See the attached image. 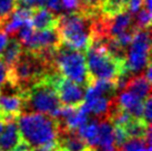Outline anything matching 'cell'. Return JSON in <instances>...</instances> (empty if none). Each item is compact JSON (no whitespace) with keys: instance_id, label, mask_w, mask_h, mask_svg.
Returning a JSON list of instances; mask_svg holds the SVG:
<instances>
[{"instance_id":"cell-1","label":"cell","mask_w":152,"mask_h":151,"mask_svg":"<svg viewBox=\"0 0 152 151\" xmlns=\"http://www.w3.org/2000/svg\"><path fill=\"white\" fill-rule=\"evenodd\" d=\"M53 72L58 71L52 63L34 52L23 50L17 62L8 69V82L23 93L34 84Z\"/></svg>"},{"instance_id":"cell-2","label":"cell","mask_w":152,"mask_h":151,"mask_svg":"<svg viewBox=\"0 0 152 151\" xmlns=\"http://www.w3.org/2000/svg\"><path fill=\"white\" fill-rule=\"evenodd\" d=\"M21 140L32 149H38L57 141L59 123L53 118L41 113H21L17 118Z\"/></svg>"},{"instance_id":"cell-3","label":"cell","mask_w":152,"mask_h":151,"mask_svg":"<svg viewBox=\"0 0 152 151\" xmlns=\"http://www.w3.org/2000/svg\"><path fill=\"white\" fill-rule=\"evenodd\" d=\"M57 31L61 43L73 50L87 51L92 42L91 17L81 12L59 15Z\"/></svg>"},{"instance_id":"cell-4","label":"cell","mask_w":152,"mask_h":151,"mask_svg":"<svg viewBox=\"0 0 152 151\" xmlns=\"http://www.w3.org/2000/svg\"><path fill=\"white\" fill-rule=\"evenodd\" d=\"M22 96H23L22 113H41L56 119L62 107L58 99V95L56 92L55 88L46 77L41 81L30 87L27 91L22 93Z\"/></svg>"},{"instance_id":"cell-5","label":"cell","mask_w":152,"mask_h":151,"mask_svg":"<svg viewBox=\"0 0 152 151\" xmlns=\"http://www.w3.org/2000/svg\"><path fill=\"white\" fill-rule=\"evenodd\" d=\"M53 66L61 77L83 88L87 89L92 84L89 77L83 52L70 49L61 43L53 56Z\"/></svg>"},{"instance_id":"cell-6","label":"cell","mask_w":152,"mask_h":151,"mask_svg":"<svg viewBox=\"0 0 152 151\" xmlns=\"http://www.w3.org/2000/svg\"><path fill=\"white\" fill-rule=\"evenodd\" d=\"M86 52L87 69L92 82L96 80L115 81L122 72H126L124 63L112 58L107 52L101 41H92Z\"/></svg>"},{"instance_id":"cell-7","label":"cell","mask_w":152,"mask_h":151,"mask_svg":"<svg viewBox=\"0 0 152 151\" xmlns=\"http://www.w3.org/2000/svg\"><path fill=\"white\" fill-rule=\"evenodd\" d=\"M151 38L150 29L135 30L132 42L129 46L126 56L124 69L131 77L138 75L150 63Z\"/></svg>"},{"instance_id":"cell-8","label":"cell","mask_w":152,"mask_h":151,"mask_svg":"<svg viewBox=\"0 0 152 151\" xmlns=\"http://www.w3.org/2000/svg\"><path fill=\"white\" fill-rule=\"evenodd\" d=\"M47 79L55 88L56 92L58 95V99L62 107L79 108L83 103L86 88L70 80L64 79L58 72L47 76Z\"/></svg>"},{"instance_id":"cell-9","label":"cell","mask_w":152,"mask_h":151,"mask_svg":"<svg viewBox=\"0 0 152 151\" xmlns=\"http://www.w3.org/2000/svg\"><path fill=\"white\" fill-rule=\"evenodd\" d=\"M23 111L22 92L8 81L0 87V116L18 118Z\"/></svg>"},{"instance_id":"cell-10","label":"cell","mask_w":152,"mask_h":151,"mask_svg":"<svg viewBox=\"0 0 152 151\" xmlns=\"http://www.w3.org/2000/svg\"><path fill=\"white\" fill-rule=\"evenodd\" d=\"M61 46L59 34L57 29L34 31L31 37L22 43L23 50H28L34 54H40L43 51L56 50Z\"/></svg>"},{"instance_id":"cell-11","label":"cell","mask_w":152,"mask_h":151,"mask_svg":"<svg viewBox=\"0 0 152 151\" xmlns=\"http://www.w3.org/2000/svg\"><path fill=\"white\" fill-rule=\"evenodd\" d=\"M58 147L64 151H97L89 147L88 144L79 137L77 131L69 130L59 125V131L57 137Z\"/></svg>"},{"instance_id":"cell-12","label":"cell","mask_w":152,"mask_h":151,"mask_svg":"<svg viewBox=\"0 0 152 151\" xmlns=\"http://www.w3.org/2000/svg\"><path fill=\"white\" fill-rule=\"evenodd\" d=\"M4 129L0 136V151H12L21 141L17 118H4Z\"/></svg>"},{"instance_id":"cell-13","label":"cell","mask_w":152,"mask_h":151,"mask_svg":"<svg viewBox=\"0 0 152 151\" xmlns=\"http://www.w3.org/2000/svg\"><path fill=\"white\" fill-rule=\"evenodd\" d=\"M115 101H117V105L119 108L129 113L133 119L142 120L144 103L143 100L139 99L138 97H135L134 95H132L129 91L123 90L115 97Z\"/></svg>"},{"instance_id":"cell-14","label":"cell","mask_w":152,"mask_h":151,"mask_svg":"<svg viewBox=\"0 0 152 151\" xmlns=\"http://www.w3.org/2000/svg\"><path fill=\"white\" fill-rule=\"evenodd\" d=\"M59 15H55L47 8H40L34 10L31 17L32 28L37 31L42 30H55L58 27Z\"/></svg>"},{"instance_id":"cell-15","label":"cell","mask_w":152,"mask_h":151,"mask_svg":"<svg viewBox=\"0 0 152 151\" xmlns=\"http://www.w3.org/2000/svg\"><path fill=\"white\" fill-rule=\"evenodd\" d=\"M133 15L127 10L108 19V38H117L128 30L135 28L133 25Z\"/></svg>"},{"instance_id":"cell-16","label":"cell","mask_w":152,"mask_h":151,"mask_svg":"<svg viewBox=\"0 0 152 151\" xmlns=\"http://www.w3.org/2000/svg\"><path fill=\"white\" fill-rule=\"evenodd\" d=\"M94 149L97 151H117L114 146L113 126L108 120H99L97 142Z\"/></svg>"},{"instance_id":"cell-17","label":"cell","mask_w":152,"mask_h":151,"mask_svg":"<svg viewBox=\"0 0 152 151\" xmlns=\"http://www.w3.org/2000/svg\"><path fill=\"white\" fill-rule=\"evenodd\" d=\"M32 13H34L32 9L17 7L12 12V15L9 17L8 20L6 21L4 25L2 26V28L4 29V34L7 36L9 34L11 37H15L16 34L18 32V30L20 29L26 22L31 20Z\"/></svg>"},{"instance_id":"cell-18","label":"cell","mask_w":152,"mask_h":151,"mask_svg":"<svg viewBox=\"0 0 152 151\" xmlns=\"http://www.w3.org/2000/svg\"><path fill=\"white\" fill-rule=\"evenodd\" d=\"M126 91H129L135 97H138L141 100H145L150 97V90H151V82H149L145 79L143 75H138L131 77L128 81L127 87L124 89Z\"/></svg>"},{"instance_id":"cell-19","label":"cell","mask_w":152,"mask_h":151,"mask_svg":"<svg viewBox=\"0 0 152 151\" xmlns=\"http://www.w3.org/2000/svg\"><path fill=\"white\" fill-rule=\"evenodd\" d=\"M23 48H22L21 42L18 40L16 37H12L4 47V51L1 52V61L4 63V66L10 69L15 63L17 62L19 57L21 56Z\"/></svg>"},{"instance_id":"cell-20","label":"cell","mask_w":152,"mask_h":151,"mask_svg":"<svg viewBox=\"0 0 152 151\" xmlns=\"http://www.w3.org/2000/svg\"><path fill=\"white\" fill-rule=\"evenodd\" d=\"M98 128H99V120L98 119H96V118L88 119V121L77 130V133L79 134V137L88 144L89 147L94 149L96 142H97Z\"/></svg>"},{"instance_id":"cell-21","label":"cell","mask_w":152,"mask_h":151,"mask_svg":"<svg viewBox=\"0 0 152 151\" xmlns=\"http://www.w3.org/2000/svg\"><path fill=\"white\" fill-rule=\"evenodd\" d=\"M129 9V0H102L99 10L102 16L112 18Z\"/></svg>"},{"instance_id":"cell-22","label":"cell","mask_w":152,"mask_h":151,"mask_svg":"<svg viewBox=\"0 0 152 151\" xmlns=\"http://www.w3.org/2000/svg\"><path fill=\"white\" fill-rule=\"evenodd\" d=\"M129 139H142L145 141V138L151 133V126L145 125L142 120L132 119L127 126L123 127Z\"/></svg>"},{"instance_id":"cell-23","label":"cell","mask_w":152,"mask_h":151,"mask_svg":"<svg viewBox=\"0 0 152 151\" xmlns=\"http://www.w3.org/2000/svg\"><path fill=\"white\" fill-rule=\"evenodd\" d=\"M17 8L16 0H0V27L2 28L4 22L12 15Z\"/></svg>"},{"instance_id":"cell-24","label":"cell","mask_w":152,"mask_h":151,"mask_svg":"<svg viewBox=\"0 0 152 151\" xmlns=\"http://www.w3.org/2000/svg\"><path fill=\"white\" fill-rule=\"evenodd\" d=\"M151 26V11H149L147 9L140 10L137 17H135V23L134 27L137 30H145L150 29Z\"/></svg>"},{"instance_id":"cell-25","label":"cell","mask_w":152,"mask_h":151,"mask_svg":"<svg viewBox=\"0 0 152 151\" xmlns=\"http://www.w3.org/2000/svg\"><path fill=\"white\" fill-rule=\"evenodd\" d=\"M113 138L114 146H115L117 151L122 150L124 144L130 140L126 133V131L123 130V128H121V127H113Z\"/></svg>"},{"instance_id":"cell-26","label":"cell","mask_w":152,"mask_h":151,"mask_svg":"<svg viewBox=\"0 0 152 151\" xmlns=\"http://www.w3.org/2000/svg\"><path fill=\"white\" fill-rule=\"evenodd\" d=\"M61 8L67 13L80 12V0H61Z\"/></svg>"},{"instance_id":"cell-27","label":"cell","mask_w":152,"mask_h":151,"mask_svg":"<svg viewBox=\"0 0 152 151\" xmlns=\"http://www.w3.org/2000/svg\"><path fill=\"white\" fill-rule=\"evenodd\" d=\"M151 118H152V102H151V96H150L144 100L142 120H143V122L145 125L151 126Z\"/></svg>"},{"instance_id":"cell-28","label":"cell","mask_w":152,"mask_h":151,"mask_svg":"<svg viewBox=\"0 0 152 151\" xmlns=\"http://www.w3.org/2000/svg\"><path fill=\"white\" fill-rule=\"evenodd\" d=\"M46 6L48 7V10L56 15L61 10V0H47Z\"/></svg>"},{"instance_id":"cell-29","label":"cell","mask_w":152,"mask_h":151,"mask_svg":"<svg viewBox=\"0 0 152 151\" xmlns=\"http://www.w3.org/2000/svg\"><path fill=\"white\" fill-rule=\"evenodd\" d=\"M143 6V0H129V11L134 15L139 11V9Z\"/></svg>"},{"instance_id":"cell-30","label":"cell","mask_w":152,"mask_h":151,"mask_svg":"<svg viewBox=\"0 0 152 151\" xmlns=\"http://www.w3.org/2000/svg\"><path fill=\"white\" fill-rule=\"evenodd\" d=\"M8 81V68L0 60V87Z\"/></svg>"},{"instance_id":"cell-31","label":"cell","mask_w":152,"mask_h":151,"mask_svg":"<svg viewBox=\"0 0 152 151\" xmlns=\"http://www.w3.org/2000/svg\"><path fill=\"white\" fill-rule=\"evenodd\" d=\"M7 42H8V36L4 34V31L2 30V28L0 27V55H1V52L4 51V47L7 45Z\"/></svg>"},{"instance_id":"cell-32","label":"cell","mask_w":152,"mask_h":151,"mask_svg":"<svg viewBox=\"0 0 152 151\" xmlns=\"http://www.w3.org/2000/svg\"><path fill=\"white\" fill-rule=\"evenodd\" d=\"M31 149H32V148L30 147L28 143H26L23 140H21V141L19 142V144H18L12 151H30Z\"/></svg>"},{"instance_id":"cell-33","label":"cell","mask_w":152,"mask_h":151,"mask_svg":"<svg viewBox=\"0 0 152 151\" xmlns=\"http://www.w3.org/2000/svg\"><path fill=\"white\" fill-rule=\"evenodd\" d=\"M4 129V119L2 117H0V136L2 133Z\"/></svg>"},{"instance_id":"cell-34","label":"cell","mask_w":152,"mask_h":151,"mask_svg":"<svg viewBox=\"0 0 152 151\" xmlns=\"http://www.w3.org/2000/svg\"><path fill=\"white\" fill-rule=\"evenodd\" d=\"M55 151H64V149H61V148L58 147V148H57V149H56Z\"/></svg>"},{"instance_id":"cell-35","label":"cell","mask_w":152,"mask_h":151,"mask_svg":"<svg viewBox=\"0 0 152 151\" xmlns=\"http://www.w3.org/2000/svg\"><path fill=\"white\" fill-rule=\"evenodd\" d=\"M30 151H38V150H37V149H31Z\"/></svg>"},{"instance_id":"cell-36","label":"cell","mask_w":152,"mask_h":151,"mask_svg":"<svg viewBox=\"0 0 152 151\" xmlns=\"http://www.w3.org/2000/svg\"><path fill=\"white\" fill-rule=\"evenodd\" d=\"M119 151H123V150H119Z\"/></svg>"}]
</instances>
